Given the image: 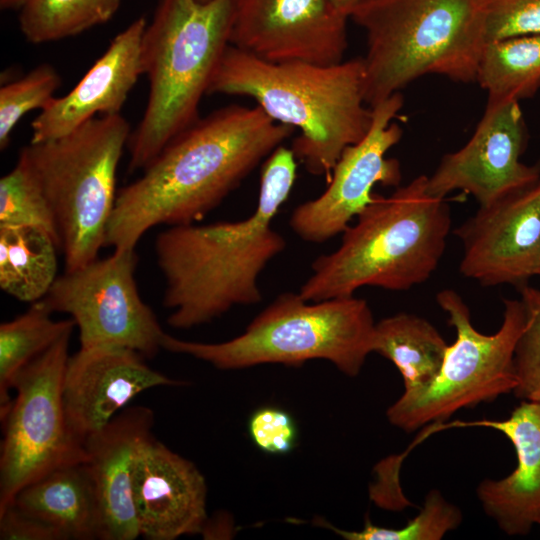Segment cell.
I'll return each instance as SVG.
<instances>
[{
	"label": "cell",
	"instance_id": "cell-10",
	"mask_svg": "<svg viewBox=\"0 0 540 540\" xmlns=\"http://www.w3.org/2000/svg\"><path fill=\"white\" fill-rule=\"evenodd\" d=\"M72 331L17 376L4 424L0 454V511L30 483L88 460L85 443L71 430L62 397Z\"/></svg>",
	"mask_w": 540,
	"mask_h": 540
},
{
	"label": "cell",
	"instance_id": "cell-8",
	"mask_svg": "<svg viewBox=\"0 0 540 540\" xmlns=\"http://www.w3.org/2000/svg\"><path fill=\"white\" fill-rule=\"evenodd\" d=\"M130 135L120 113L101 115L20 151L55 216L66 271L97 259L105 246L117 196V168Z\"/></svg>",
	"mask_w": 540,
	"mask_h": 540
},
{
	"label": "cell",
	"instance_id": "cell-11",
	"mask_svg": "<svg viewBox=\"0 0 540 540\" xmlns=\"http://www.w3.org/2000/svg\"><path fill=\"white\" fill-rule=\"evenodd\" d=\"M136 264L134 248L114 249L109 257L65 270L42 299L52 312L71 316L82 348L117 346L153 357L166 333L138 292Z\"/></svg>",
	"mask_w": 540,
	"mask_h": 540
},
{
	"label": "cell",
	"instance_id": "cell-35",
	"mask_svg": "<svg viewBox=\"0 0 540 540\" xmlns=\"http://www.w3.org/2000/svg\"><path fill=\"white\" fill-rule=\"evenodd\" d=\"M26 0H0L1 9H20Z\"/></svg>",
	"mask_w": 540,
	"mask_h": 540
},
{
	"label": "cell",
	"instance_id": "cell-26",
	"mask_svg": "<svg viewBox=\"0 0 540 540\" xmlns=\"http://www.w3.org/2000/svg\"><path fill=\"white\" fill-rule=\"evenodd\" d=\"M121 0H26L19 28L27 41L40 44L78 35L108 22Z\"/></svg>",
	"mask_w": 540,
	"mask_h": 540
},
{
	"label": "cell",
	"instance_id": "cell-37",
	"mask_svg": "<svg viewBox=\"0 0 540 540\" xmlns=\"http://www.w3.org/2000/svg\"><path fill=\"white\" fill-rule=\"evenodd\" d=\"M538 524L540 525V520H539Z\"/></svg>",
	"mask_w": 540,
	"mask_h": 540
},
{
	"label": "cell",
	"instance_id": "cell-6",
	"mask_svg": "<svg viewBox=\"0 0 540 540\" xmlns=\"http://www.w3.org/2000/svg\"><path fill=\"white\" fill-rule=\"evenodd\" d=\"M231 0H159L141 61L147 105L131 133L128 171L143 170L199 116V104L230 45Z\"/></svg>",
	"mask_w": 540,
	"mask_h": 540
},
{
	"label": "cell",
	"instance_id": "cell-3",
	"mask_svg": "<svg viewBox=\"0 0 540 540\" xmlns=\"http://www.w3.org/2000/svg\"><path fill=\"white\" fill-rule=\"evenodd\" d=\"M208 94L249 97L275 122L298 129L291 146L296 159L327 181L342 152L372 123L362 57L329 65L276 63L229 45Z\"/></svg>",
	"mask_w": 540,
	"mask_h": 540
},
{
	"label": "cell",
	"instance_id": "cell-30",
	"mask_svg": "<svg viewBox=\"0 0 540 540\" xmlns=\"http://www.w3.org/2000/svg\"><path fill=\"white\" fill-rule=\"evenodd\" d=\"M519 291L526 320L514 352L513 393L523 401L540 403V290L525 284Z\"/></svg>",
	"mask_w": 540,
	"mask_h": 540
},
{
	"label": "cell",
	"instance_id": "cell-19",
	"mask_svg": "<svg viewBox=\"0 0 540 540\" xmlns=\"http://www.w3.org/2000/svg\"><path fill=\"white\" fill-rule=\"evenodd\" d=\"M154 413L130 406L85 440V462L94 486L101 540L140 536L132 501V474L140 447L152 437Z\"/></svg>",
	"mask_w": 540,
	"mask_h": 540
},
{
	"label": "cell",
	"instance_id": "cell-24",
	"mask_svg": "<svg viewBox=\"0 0 540 540\" xmlns=\"http://www.w3.org/2000/svg\"><path fill=\"white\" fill-rule=\"evenodd\" d=\"M43 299L15 319L0 325V415H7L18 374L35 358L48 350L64 334L72 331L73 319L55 321Z\"/></svg>",
	"mask_w": 540,
	"mask_h": 540
},
{
	"label": "cell",
	"instance_id": "cell-31",
	"mask_svg": "<svg viewBox=\"0 0 540 540\" xmlns=\"http://www.w3.org/2000/svg\"><path fill=\"white\" fill-rule=\"evenodd\" d=\"M487 43L540 33V0H485Z\"/></svg>",
	"mask_w": 540,
	"mask_h": 540
},
{
	"label": "cell",
	"instance_id": "cell-27",
	"mask_svg": "<svg viewBox=\"0 0 540 540\" xmlns=\"http://www.w3.org/2000/svg\"><path fill=\"white\" fill-rule=\"evenodd\" d=\"M34 226L61 239L45 193L27 161L19 155L14 168L0 179V227Z\"/></svg>",
	"mask_w": 540,
	"mask_h": 540
},
{
	"label": "cell",
	"instance_id": "cell-34",
	"mask_svg": "<svg viewBox=\"0 0 540 540\" xmlns=\"http://www.w3.org/2000/svg\"><path fill=\"white\" fill-rule=\"evenodd\" d=\"M335 6L339 11L344 13L349 17L351 10L361 1V0H332Z\"/></svg>",
	"mask_w": 540,
	"mask_h": 540
},
{
	"label": "cell",
	"instance_id": "cell-13",
	"mask_svg": "<svg viewBox=\"0 0 540 540\" xmlns=\"http://www.w3.org/2000/svg\"><path fill=\"white\" fill-rule=\"evenodd\" d=\"M527 139L519 101L487 99L469 141L444 155L428 176L429 193L445 198L460 190L471 194L482 207L534 184L540 179V165L520 161Z\"/></svg>",
	"mask_w": 540,
	"mask_h": 540
},
{
	"label": "cell",
	"instance_id": "cell-9",
	"mask_svg": "<svg viewBox=\"0 0 540 540\" xmlns=\"http://www.w3.org/2000/svg\"><path fill=\"white\" fill-rule=\"evenodd\" d=\"M456 340L448 345L441 369L425 389L403 393L387 410L389 422L405 432L442 422L464 408L513 392L517 380L514 352L526 320L522 299H505L503 321L491 335L475 329L462 297L452 289L437 293Z\"/></svg>",
	"mask_w": 540,
	"mask_h": 540
},
{
	"label": "cell",
	"instance_id": "cell-28",
	"mask_svg": "<svg viewBox=\"0 0 540 540\" xmlns=\"http://www.w3.org/2000/svg\"><path fill=\"white\" fill-rule=\"evenodd\" d=\"M461 510L447 501L437 489L431 490L419 514L399 529L379 527L366 519L360 531H346L324 520L316 524L331 529L347 540H440L462 522Z\"/></svg>",
	"mask_w": 540,
	"mask_h": 540
},
{
	"label": "cell",
	"instance_id": "cell-18",
	"mask_svg": "<svg viewBox=\"0 0 540 540\" xmlns=\"http://www.w3.org/2000/svg\"><path fill=\"white\" fill-rule=\"evenodd\" d=\"M147 23L139 17L118 33L75 87L41 110L32 121L31 142L65 135L99 114L120 113L143 75L141 47Z\"/></svg>",
	"mask_w": 540,
	"mask_h": 540
},
{
	"label": "cell",
	"instance_id": "cell-21",
	"mask_svg": "<svg viewBox=\"0 0 540 540\" xmlns=\"http://www.w3.org/2000/svg\"><path fill=\"white\" fill-rule=\"evenodd\" d=\"M12 504L54 526L66 540L99 539L97 499L85 463L58 468L30 483Z\"/></svg>",
	"mask_w": 540,
	"mask_h": 540
},
{
	"label": "cell",
	"instance_id": "cell-7",
	"mask_svg": "<svg viewBox=\"0 0 540 540\" xmlns=\"http://www.w3.org/2000/svg\"><path fill=\"white\" fill-rule=\"evenodd\" d=\"M375 326L367 301L354 295L312 302L299 293L285 292L233 339L202 343L165 334L162 349L192 356L221 370L261 364L300 366L321 359L355 377L373 353Z\"/></svg>",
	"mask_w": 540,
	"mask_h": 540
},
{
	"label": "cell",
	"instance_id": "cell-20",
	"mask_svg": "<svg viewBox=\"0 0 540 540\" xmlns=\"http://www.w3.org/2000/svg\"><path fill=\"white\" fill-rule=\"evenodd\" d=\"M470 424L496 429L513 444L516 468L502 479H484L477 497L503 532L528 534L540 520V403L522 401L505 420Z\"/></svg>",
	"mask_w": 540,
	"mask_h": 540
},
{
	"label": "cell",
	"instance_id": "cell-12",
	"mask_svg": "<svg viewBox=\"0 0 540 540\" xmlns=\"http://www.w3.org/2000/svg\"><path fill=\"white\" fill-rule=\"evenodd\" d=\"M403 102L402 94L397 92L372 107L368 133L342 152L324 192L292 211L289 225L300 239L323 243L342 234L372 202L375 185L399 186L400 164L386 154L403 134L402 128L393 121Z\"/></svg>",
	"mask_w": 540,
	"mask_h": 540
},
{
	"label": "cell",
	"instance_id": "cell-32",
	"mask_svg": "<svg viewBox=\"0 0 540 540\" xmlns=\"http://www.w3.org/2000/svg\"><path fill=\"white\" fill-rule=\"evenodd\" d=\"M248 430L254 444L269 454H286L292 450L297 429L292 417L275 407L256 410L249 419Z\"/></svg>",
	"mask_w": 540,
	"mask_h": 540
},
{
	"label": "cell",
	"instance_id": "cell-25",
	"mask_svg": "<svg viewBox=\"0 0 540 540\" xmlns=\"http://www.w3.org/2000/svg\"><path fill=\"white\" fill-rule=\"evenodd\" d=\"M476 81L488 100L532 97L540 89V33L488 42Z\"/></svg>",
	"mask_w": 540,
	"mask_h": 540
},
{
	"label": "cell",
	"instance_id": "cell-15",
	"mask_svg": "<svg viewBox=\"0 0 540 540\" xmlns=\"http://www.w3.org/2000/svg\"><path fill=\"white\" fill-rule=\"evenodd\" d=\"M454 234L459 270L483 286H522L540 276V179L478 210Z\"/></svg>",
	"mask_w": 540,
	"mask_h": 540
},
{
	"label": "cell",
	"instance_id": "cell-5",
	"mask_svg": "<svg viewBox=\"0 0 540 540\" xmlns=\"http://www.w3.org/2000/svg\"><path fill=\"white\" fill-rule=\"evenodd\" d=\"M349 19L366 35L371 108L428 74L476 81L487 44L485 0H361Z\"/></svg>",
	"mask_w": 540,
	"mask_h": 540
},
{
	"label": "cell",
	"instance_id": "cell-14",
	"mask_svg": "<svg viewBox=\"0 0 540 540\" xmlns=\"http://www.w3.org/2000/svg\"><path fill=\"white\" fill-rule=\"evenodd\" d=\"M332 0H231L230 45L269 62L335 64L347 20Z\"/></svg>",
	"mask_w": 540,
	"mask_h": 540
},
{
	"label": "cell",
	"instance_id": "cell-29",
	"mask_svg": "<svg viewBox=\"0 0 540 540\" xmlns=\"http://www.w3.org/2000/svg\"><path fill=\"white\" fill-rule=\"evenodd\" d=\"M61 85L56 69L43 63L21 78L0 88V148L5 149L20 119L28 112L43 110Z\"/></svg>",
	"mask_w": 540,
	"mask_h": 540
},
{
	"label": "cell",
	"instance_id": "cell-1",
	"mask_svg": "<svg viewBox=\"0 0 540 540\" xmlns=\"http://www.w3.org/2000/svg\"><path fill=\"white\" fill-rule=\"evenodd\" d=\"M293 131L257 105L232 104L199 117L117 192L105 246L135 248L155 226L201 220Z\"/></svg>",
	"mask_w": 540,
	"mask_h": 540
},
{
	"label": "cell",
	"instance_id": "cell-16",
	"mask_svg": "<svg viewBox=\"0 0 540 540\" xmlns=\"http://www.w3.org/2000/svg\"><path fill=\"white\" fill-rule=\"evenodd\" d=\"M139 352L117 346L82 348L69 357L62 397L72 432L85 443L138 394L183 382L153 370Z\"/></svg>",
	"mask_w": 540,
	"mask_h": 540
},
{
	"label": "cell",
	"instance_id": "cell-23",
	"mask_svg": "<svg viewBox=\"0 0 540 540\" xmlns=\"http://www.w3.org/2000/svg\"><path fill=\"white\" fill-rule=\"evenodd\" d=\"M53 236L34 226L0 227V287L22 302L46 296L56 280Z\"/></svg>",
	"mask_w": 540,
	"mask_h": 540
},
{
	"label": "cell",
	"instance_id": "cell-36",
	"mask_svg": "<svg viewBox=\"0 0 540 540\" xmlns=\"http://www.w3.org/2000/svg\"><path fill=\"white\" fill-rule=\"evenodd\" d=\"M199 1H201V2H208V1H210V0H199Z\"/></svg>",
	"mask_w": 540,
	"mask_h": 540
},
{
	"label": "cell",
	"instance_id": "cell-4",
	"mask_svg": "<svg viewBox=\"0 0 540 540\" xmlns=\"http://www.w3.org/2000/svg\"><path fill=\"white\" fill-rule=\"evenodd\" d=\"M419 175L372 202L343 233L338 248L317 257L302 284L307 301L349 297L365 286L404 291L428 280L451 230L445 198L429 193Z\"/></svg>",
	"mask_w": 540,
	"mask_h": 540
},
{
	"label": "cell",
	"instance_id": "cell-33",
	"mask_svg": "<svg viewBox=\"0 0 540 540\" xmlns=\"http://www.w3.org/2000/svg\"><path fill=\"white\" fill-rule=\"evenodd\" d=\"M1 540H66L54 526L24 512L14 504L0 511Z\"/></svg>",
	"mask_w": 540,
	"mask_h": 540
},
{
	"label": "cell",
	"instance_id": "cell-17",
	"mask_svg": "<svg viewBox=\"0 0 540 540\" xmlns=\"http://www.w3.org/2000/svg\"><path fill=\"white\" fill-rule=\"evenodd\" d=\"M132 501L139 534L147 540L200 534L208 521L204 476L153 436L134 462Z\"/></svg>",
	"mask_w": 540,
	"mask_h": 540
},
{
	"label": "cell",
	"instance_id": "cell-2",
	"mask_svg": "<svg viewBox=\"0 0 540 540\" xmlns=\"http://www.w3.org/2000/svg\"><path fill=\"white\" fill-rule=\"evenodd\" d=\"M296 168L291 148L280 145L263 162L258 202L249 217L174 225L157 235L155 254L171 327L189 329L262 300L258 279L286 248L272 222L291 193Z\"/></svg>",
	"mask_w": 540,
	"mask_h": 540
},
{
	"label": "cell",
	"instance_id": "cell-22",
	"mask_svg": "<svg viewBox=\"0 0 540 540\" xmlns=\"http://www.w3.org/2000/svg\"><path fill=\"white\" fill-rule=\"evenodd\" d=\"M447 347L434 325L415 314L398 313L375 326L373 352L396 366L406 394L419 392L434 381Z\"/></svg>",
	"mask_w": 540,
	"mask_h": 540
}]
</instances>
